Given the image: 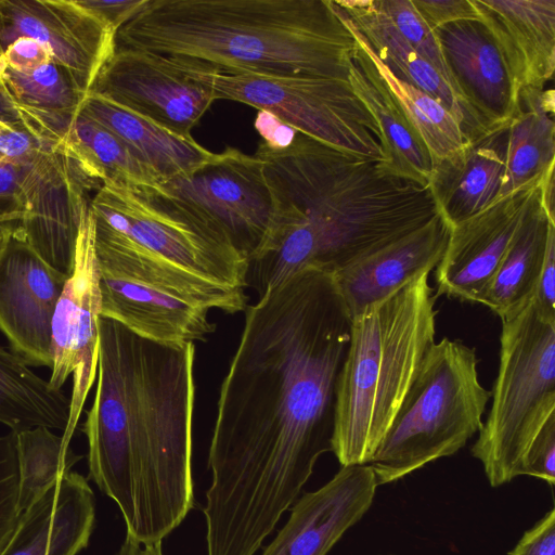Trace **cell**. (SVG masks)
<instances>
[{"mask_svg": "<svg viewBox=\"0 0 555 555\" xmlns=\"http://www.w3.org/2000/svg\"><path fill=\"white\" fill-rule=\"evenodd\" d=\"M59 152L101 186L111 183L130 189H156L163 183L120 138L80 113Z\"/></svg>", "mask_w": 555, "mask_h": 555, "instance_id": "cell-30", "label": "cell"}, {"mask_svg": "<svg viewBox=\"0 0 555 555\" xmlns=\"http://www.w3.org/2000/svg\"><path fill=\"white\" fill-rule=\"evenodd\" d=\"M162 545L163 541L143 543L126 535V539L116 555H163Z\"/></svg>", "mask_w": 555, "mask_h": 555, "instance_id": "cell-45", "label": "cell"}, {"mask_svg": "<svg viewBox=\"0 0 555 555\" xmlns=\"http://www.w3.org/2000/svg\"><path fill=\"white\" fill-rule=\"evenodd\" d=\"M554 98L553 89L519 90L516 114L507 128L505 167L498 198L539 182L555 165Z\"/></svg>", "mask_w": 555, "mask_h": 555, "instance_id": "cell-28", "label": "cell"}, {"mask_svg": "<svg viewBox=\"0 0 555 555\" xmlns=\"http://www.w3.org/2000/svg\"><path fill=\"white\" fill-rule=\"evenodd\" d=\"M16 433L0 436V551L12 535L21 516L18 505Z\"/></svg>", "mask_w": 555, "mask_h": 555, "instance_id": "cell-35", "label": "cell"}, {"mask_svg": "<svg viewBox=\"0 0 555 555\" xmlns=\"http://www.w3.org/2000/svg\"><path fill=\"white\" fill-rule=\"evenodd\" d=\"M412 2L433 30L460 21H482L473 0H412Z\"/></svg>", "mask_w": 555, "mask_h": 555, "instance_id": "cell-38", "label": "cell"}, {"mask_svg": "<svg viewBox=\"0 0 555 555\" xmlns=\"http://www.w3.org/2000/svg\"><path fill=\"white\" fill-rule=\"evenodd\" d=\"M34 162L0 164V225L15 229L23 220Z\"/></svg>", "mask_w": 555, "mask_h": 555, "instance_id": "cell-36", "label": "cell"}, {"mask_svg": "<svg viewBox=\"0 0 555 555\" xmlns=\"http://www.w3.org/2000/svg\"><path fill=\"white\" fill-rule=\"evenodd\" d=\"M101 295L89 201L82 206L74 268L57 300L51 326L49 384L61 390L73 375L69 418L63 440L69 446L98 373Z\"/></svg>", "mask_w": 555, "mask_h": 555, "instance_id": "cell-12", "label": "cell"}, {"mask_svg": "<svg viewBox=\"0 0 555 555\" xmlns=\"http://www.w3.org/2000/svg\"><path fill=\"white\" fill-rule=\"evenodd\" d=\"M434 31L455 88L482 130L508 127L518 91L487 26L460 21Z\"/></svg>", "mask_w": 555, "mask_h": 555, "instance_id": "cell-18", "label": "cell"}, {"mask_svg": "<svg viewBox=\"0 0 555 555\" xmlns=\"http://www.w3.org/2000/svg\"><path fill=\"white\" fill-rule=\"evenodd\" d=\"M450 228L439 212L417 230L332 273L351 318L436 268Z\"/></svg>", "mask_w": 555, "mask_h": 555, "instance_id": "cell-20", "label": "cell"}, {"mask_svg": "<svg viewBox=\"0 0 555 555\" xmlns=\"http://www.w3.org/2000/svg\"><path fill=\"white\" fill-rule=\"evenodd\" d=\"M0 60L13 70L30 73L52 61L46 47L33 38L21 37L0 54Z\"/></svg>", "mask_w": 555, "mask_h": 555, "instance_id": "cell-41", "label": "cell"}, {"mask_svg": "<svg viewBox=\"0 0 555 555\" xmlns=\"http://www.w3.org/2000/svg\"><path fill=\"white\" fill-rule=\"evenodd\" d=\"M167 59L206 87L215 100L250 105L339 151L383 162L377 125L349 80L219 73Z\"/></svg>", "mask_w": 555, "mask_h": 555, "instance_id": "cell-10", "label": "cell"}, {"mask_svg": "<svg viewBox=\"0 0 555 555\" xmlns=\"http://www.w3.org/2000/svg\"><path fill=\"white\" fill-rule=\"evenodd\" d=\"M554 166L545 172L540 189L541 204L548 219L555 223Z\"/></svg>", "mask_w": 555, "mask_h": 555, "instance_id": "cell-46", "label": "cell"}, {"mask_svg": "<svg viewBox=\"0 0 555 555\" xmlns=\"http://www.w3.org/2000/svg\"><path fill=\"white\" fill-rule=\"evenodd\" d=\"M114 43L219 73L345 80L357 49L333 0H147Z\"/></svg>", "mask_w": 555, "mask_h": 555, "instance_id": "cell-4", "label": "cell"}, {"mask_svg": "<svg viewBox=\"0 0 555 555\" xmlns=\"http://www.w3.org/2000/svg\"><path fill=\"white\" fill-rule=\"evenodd\" d=\"M49 151L54 150L25 129L13 127L0 119V163L29 164Z\"/></svg>", "mask_w": 555, "mask_h": 555, "instance_id": "cell-39", "label": "cell"}, {"mask_svg": "<svg viewBox=\"0 0 555 555\" xmlns=\"http://www.w3.org/2000/svg\"><path fill=\"white\" fill-rule=\"evenodd\" d=\"M507 128L467 142L457 153L434 165L429 189L450 225L475 216L498 198Z\"/></svg>", "mask_w": 555, "mask_h": 555, "instance_id": "cell-25", "label": "cell"}, {"mask_svg": "<svg viewBox=\"0 0 555 555\" xmlns=\"http://www.w3.org/2000/svg\"><path fill=\"white\" fill-rule=\"evenodd\" d=\"M508 555H555V509L525 532Z\"/></svg>", "mask_w": 555, "mask_h": 555, "instance_id": "cell-43", "label": "cell"}, {"mask_svg": "<svg viewBox=\"0 0 555 555\" xmlns=\"http://www.w3.org/2000/svg\"><path fill=\"white\" fill-rule=\"evenodd\" d=\"M100 317L138 336L167 345L206 340L209 311H245L246 293L204 283L162 267L125 247L94 237Z\"/></svg>", "mask_w": 555, "mask_h": 555, "instance_id": "cell-9", "label": "cell"}, {"mask_svg": "<svg viewBox=\"0 0 555 555\" xmlns=\"http://www.w3.org/2000/svg\"><path fill=\"white\" fill-rule=\"evenodd\" d=\"M100 186L61 152H44L33 164L26 212L15 231L52 268L69 276L86 193Z\"/></svg>", "mask_w": 555, "mask_h": 555, "instance_id": "cell-17", "label": "cell"}, {"mask_svg": "<svg viewBox=\"0 0 555 555\" xmlns=\"http://www.w3.org/2000/svg\"><path fill=\"white\" fill-rule=\"evenodd\" d=\"M476 349L442 338L428 349L369 466L377 485L453 455L482 428L491 398L478 377Z\"/></svg>", "mask_w": 555, "mask_h": 555, "instance_id": "cell-6", "label": "cell"}, {"mask_svg": "<svg viewBox=\"0 0 555 555\" xmlns=\"http://www.w3.org/2000/svg\"><path fill=\"white\" fill-rule=\"evenodd\" d=\"M16 451L21 513L39 500L81 459L64 442L62 436L43 426L16 433Z\"/></svg>", "mask_w": 555, "mask_h": 555, "instance_id": "cell-33", "label": "cell"}, {"mask_svg": "<svg viewBox=\"0 0 555 555\" xmlns=\"http://www.w3.org/2000/svg\"><path fill=\"white\" fill-rule=\"evenodd\" d=\"M21 37L46 47L87 93L115 49V34L76 0H0V54Z\"/></svg>", "mask_w": 555, "mask_h": 555, "instance_id": "cell-14", "label": "cell"}, {"mask_svg": "<svg viewBox=\"0 0 555 555\" xmlns=\"http://www.w3.org/2000/svg\"><path fill=\"white\" fill-rule=\"evenodd\" d=\"M377 486L367 464L341 466L327 483L294 502L261 555H326L369 511Z\"/></svg>", "mask_w": 555, "mask_h": 555, "instance_id": "cell-19", "label": "cell"}, {"mask_svg": "<svg viewBox=\"0 0 555 555\" xmlns=\"http://www.w3.org/2000/svg\"><path fill=\"white\" fill-rule=\"evenodd\" d=\"M67 278L10 232L0 248V332L28 365H52V318Z\"/></svg>", "mask_w": 555, "mask_h": 555, "instance_id": "cell-15", "label": "cell"}, {"mask_svg": "<svg viewBox=\"0 0 555 555\" xmlns=\"http://www.w3.org/2000/svg\"><path fill=\"white\" fill-rule=\"evenodd\" d=\"M363 41L382 78L426 146L433 160V167L457 153L467 143V140L451 113L429 94L397 78L374 55L364 39Z\"/></svg>", "mask_w": 555, "mask_h": 555, "instance_id": "cell-32", "label": "cell"}, {"mask_svg": "<svg viewBox=\"0 0 555 555\" xmlns=\"http://www.w3.org/2000/svg\"><path fill=\"white\" fill-rule=\"evenodd\" d=\"M13 229L0 225V248Z\"/></svg>", "mask_w": 555, "mask_h": 555, "instance_id": "cell-48", "label": "cell"}, {"mask_svg": "<svg viewBox=\"0 0 555 555\" xmlns=\"http://www.w3.org/2000/svg\"><path fill=\"white\" fill-rule=\"evenodd\" d=\"M70 398L52 388L15 352L0 346V423L18 433L34 427L65 430Z\"/></svg>", "mask_w": 555, "mask_h": 555, "instance_id": "cell-31", "label": "cell"}, {"mask_svg": "<svg viewBox=\"0 0 555 555\" xmlns=\"http://www.w3.org/2000/svg\"><path fill=\"white\" fill-rule=\"evenodd\" d=\"M99 241L130 249L191 279L245 292L248 260L156 189L105 183L89 201Z\"/></svg>", "mask_w": 555, "mask_h": 555, "instance_id": "cell-8", "label": "cell"}, {"mask_svg": "<svg viewBox=\"0 0 555 555\" xmlns=\"http://www.w3.org/2000/svg\"><path fill=\"white\" fill-rule=\"evenodd\" d=\"M486 423L472 447L491 487L520 476L524 456L555 414V322L531 301L502 321L499 370Z\"/></svg>", "mask_w": 555, "mask_h": 555, "instance_id": "cell-7", "label": "cell"}, {"mask_svg": "<svg viewBox=\"0 0 555 555\" xmlns=\"http://www.w3.org/2000/svg\"><path fill=\"white\" fill-rule=\"evenodd\" d=\"M90 92L184 137L215 101L167 57L133 49H115Z\"/></svg>", "mask_w": 555, "mask_h": 555, "instance_id": "cell-13", "label": "cell"}, {"mask_svg": "<svg viewBox=\"0 0 555 555\" xmlns=\"http://www.w3.org/2000/svg\"><path fill=\"white\" fill-rule=\"evenodd\" d=\"M255 127L262 135V141L270 145L288 144L297 132L275 116L261 111L255 121Z\"/></svg>", "mask_w": 555, "mask_h": 555, "instance_id": "cell-44", "label": "cell"}, {"mask_svg": "<svg viewBox=\"0 0 555 555\" xmlns=\"http://www.w3.org/2000/svg\"><path fill=\"white\" fill-rule=\"evenodd\" d=\"M553 227L555 223L548 219L541 204L539 188L506 249L482 304L501 321L516 317L533 300L548 234Z\"/></svg>", "mask_w": 555, "mask_h": 555, "instance_id": "cell-29", "label": "cell"}, {"mask_svg": "<svg viewBox=\"0 0 555 555\" xmlns=\"http://www.w3.org/2000/svg\"><path fill=\"white\" fill-rule=\"evenodd\" d=\"M374 55L399 79L442 104L459 122L467 142L483 131L462 99L443 77L400 35L376 0H334Z\"/></svg>", "mask_w": 555, "mask_h": 555, "instance_id": "cell-24", "label": "cell"}, {"mask_svg": "<svg viewBox=\"0 0 555 555\" xmlns=\"http://www.w3.org/2000/svg\"><path fill=\"white\" fill-rule=\"evenodd\" d=\"M542 179L495 199L482 211L451 225L446 250L436 267L437 296L483 304Z\"/></svg>", "mask_w": 555, "mask_h": 555, "instance_id": "cell-16", "label": "cell"}, {"mask_svg": "<svg viewBox=\"0 0 555 555\" xmlns=\"http://www.w3.org/2000/svg\"><path fill=\"white\" fill-rule=\"evenodd\" d=\"M0 119L13 127L25 129L23 127V124H22L17 113L15 112V109L13 108L11 103L8 101V99L5 98V95L3 94L1 89H0Z\"/></svg>", "mask_w": 555, "mask_h": 555, "instance_id": "cell-47", "label": "cell"}, {"mask_svg": "<svg viewBox=\"0 0 555 555\" xmlns=\"http://www.w3.org/2000/svg\"><path fill=\"white\" fill-rule=\"evenodd\" d=\"M256 155L271 196L270 225L248 284L261 295L296 273H331L417 230L439 212L428 186L296 132Z\"/></svg>", "mask_w": 555, "mask_h": 555, "instance_id": "cell-3", "label": "cell"}, {"mask_svg": "<svg viewBox=\"0 0 555 555\" xmlns=\"http://www.w3.org/2000/svg\"><path fill=\"white\" fill-rule=\"evenodd\" d=\"M376 3L400 35L443 77L460 96L443 60L435 31L425 23L412 0H376Z\"/></svg>", "mask_w": 555, "mask_h": 555, "instance_id": "cell-34", "label": "cell"}, {"mask_svg": "<svg viewBox=\"0 0 555 555\" xmlns=\"http://www.w3.org/2000/svg\"><path fill=\"white\" fill-rule=\"evenodd\" d=\"M76 2L116 34L143 9L147 0H76Z\"/></svg>", "mask_w": 555, "mask_h": 555, "instance_id": "cell-40", "label": "cell"}, {"mask_svg": "<svg viewBox=\"0 0 555 555\" xmlns=\"http://www.w3.org/2000/svg\"><path fill=\"white\" fill-rule=\"evenodd\" d=\"M80 114L120 138L163 182L189 173L214 154L191 135L172 132L92 92L86 98Z\"/></svg>", "mask_w": 555, "mask_h": 555, "instance_id": "cell-27", "label": "cell"}, {"mask_svg": "<svg viewBox=\"0 0 555 555\" xmlns=\"http://www.w3.org/2000/svg\"><path fill=\"white\" fill-rule=\"evenodd\" d=\"M1 164V163H0Z\"/></svg>", "mask_w": 555, "mask_h": 555, "instance_id": "cell-49", "label": "cell"}, {"mask_svg": "<svg viewBox=\"0 0 555 555\" xmlns=\"http://www.w3.org/2000/svg\"><path fill=\"white\" fill-rule=\"evenodd\" d=\"M520 476H531L555 482V414L540 429L529 446L520 468Z\"/></svg>", "mask_w": 555, "mask_h": 555, "instance_id": "cell-37", "label": "cell"}, {"mask_svg": "<svg viewBox=\"0 0 555 555\" xmlns=\"http://www.w3.org/2000/svg\"><path fill=\"white\" fill-rule=\"evenodd\" d=\"M334 5L357 41L348 80L377 125L383 153L379 165L393 176L429 188L433 160L426 146L382 78L361 35L335 2Z\"/></svg>", "mask_w": 555, "mask_h": 555, "instance_id": "cell-23", "label": "cell"}, {"mask_svg": "<svg viewBox=\"0 0 555 555\" xmlns=\"http://www.w3.org/2000/svg\"><path fill=\"white\" fill-rule=\"evenodd\" d=\"M350 325L333 274L315 268L246 307L208 452L207 555H255L332 451Z\"/></svg>", "mask_w": 555, "mask_h": 555, "instance_id": "cell-1", "label": "cell"}, {"mask_svg": "<svg viewBox=\"0 0 555 555\" xmlns=\"http://www.w3.org/2000/svg\"><path fill=\"white\" fill-rule=\"evenodd\" d=\"M0 89L25 130L57 152L89 94L69 72L52 61L30 73H20L0 60Z\"/></svg>", "mask_w": 555, "mask_h": 555, "instance_id": "cell-26", "label": "cell"}, {"mask_svg": "<svg viewBox=\"0 0 555 555\" xmlns=\"http://www.w3.org/2000/svg\"><path fill=\"white\" fill-rule=\"evenodd\" d=\"M532 301L542 319L555 322V227L548 234L545 258Z\"/></svg>", "mask_w": 555, "mask_h": 555, "instance_id": "cell-42", "label": "cell"}, {"mask_svg": "<svg viewBox=\"0 0 555 555\" xmlns=\"http://www.w3.org/2000/svg\"><path fill=\"white\" fill-rule=\"evenodd\" d=\"M157 190L230 242L249 263L258 256L272 204L256 154L228 147L189 173L164 181Z\"/></svg>", "mask_w": 555, "mask_h": 555, "instance_id": "cell-11", "label": "cell"}, {"mask_svg": "<svg viewBox=\"0 0 555 555\" xmlns=\"http://www.w3.org/2000/svg\"><path fill=\"white\" fill-rule=\"evenodd\" d=\"M195 344L142 338L99 318L96 388L81 430L90 478L130 538L163 541L194 506Z\"/></svg>", "mask_w": 555, "mask_h": 555, "instance_id": "cell-2", "label": "cell"}, {"mask_svg": "<svg viewBox=\"0 0 555 555\" xmlns=\"http://www.w3.org/2000/svg\"><path fill=\"white\" fill-rule=\"evenodd\" d=\"M94 520L87 479L68 472L21 514L0 555H77L88 545Z\"/></svg>", "mask_w": 555, "mask_h": 555, "instance_id": "cell-21", "label": "cell"}, {"mask_svg": "<svg viewBox=\"0 0 555 555\" xmlns=\"http://www.w3.org/2000/svg\"><path fill=\"white\" fill-rule=\"evenodd\" d=\"M429 273L351 318L332 439L341 466L369 464L435 343L437 296Z\"/></svg>", "mask_w": 555, "mask_h": 555, "instance_id": "cell-5", "label": "cell"}, {"mask_svg": "<svg viewBox=\"0 0 555 555\" xmlns=\"http://www.w3.org/2000/svg\"><path fill=\"white\" fill-rule=\"evenodd\" d=\"M517 91L544 88L555 70V0H473Z\"/></svg>", "mask_w": 555, "mask_h": 555, "instance_id": "cell-22", "label": "cell"}]
</instances>
